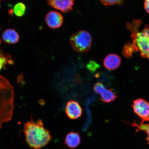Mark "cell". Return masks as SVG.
<instances>
[{"instance_id": "obj_1", "label": "cell", "mask_w": 149, "mask_h": 149, "mask_svg": "<svg viewBox=\"0 0 149 149\" xmlns=\"http://www.w3.org/2000/svg\"><path fill=\"white\" fill-rule=\"evenodd\" d=\"M142 23L141 20L137 19L126 24L127 29L131 33L132 42L127 43L123 48L122 54L126 58H131L134 53L139 52L141 57L149 61V25H145L139 31Z\"/></svg>"}, {"instance_id": "obj_2", "label": "cell", "mask_w": 149, "mask_h": 149, "mask_svg": "<svg viewBox=\"0 0 149 149\" xmlns=\"http://www.w3.org/2000/svg\"><path fill=\"white\" fill-rule=\"evenodd\" d=\"M24 133L26 142L34 149H40L47 145L52 139L49 130L45 127L42 120L31 119L24 125Z\"/></svg>"}, {"instance_id": "obj_3", "label": "cell", "mask_w": 149, "mask_h": 149, "mask_svg": "<svg viewBox=\"0 0 149 149\" xmlns=\"http://www.w3.org/2000/svg\"><path fill=\"white\" fill-rule=\"evenodd\" d=\"M70 42L76 51L84 53L88 51L91 48L92 43V36L86 31H79L71 37Z\"/></svg>"}, {"instance_id": "obj_4", "label": "cell", "mask_w": 149, "mask_h": 149, "mask_svg": "<svg viewBox=\"0 0 149 149\" xmlns=\"http://www.w3.org/2000/svg\"><path fill=\"white\" fill-rule=\"evenodd\" d=\"M132 108L134 112L144 121L149 122V102L143 99L139 98L134 100Z\"/></svg>"}, {"instance_id": "obj_5", "label": "cell", "mask_w": 149, "mask_h": 149, "mask_svg": "<svg viewBox=\"0 0 149 149\" xmlns=\"http://www.w3.org/2000/svg\"><path fill=\"white\" fill-rule=\"evenodd\" d=\"M94 92L100 95V100L103 102L109 103L114 101L117 98V96L111 89L105 88L103 84L97 82L95 84L93 87Z\"/></svg>"}, {"instance_id": "obj_6", "label": "cell", "mask_w": 149, "mask_h": 149, "mask_svg": "<svg viewBox=\"0 0 149 149\" xmlns=\"http://www.w3.org/2000/svg\"><path fill=\"white\" fill-rule=\"evenodd\" d=\"M83 110L79 102L72 100L68 102L65 108L67 116L71 120H76L79 118L82 114Z\"/></svg>"}, {"instance_id": "obj_7", "label": "cell", "mask_w": 149, "mask_h": 149, "mask_svg": "<svg viewBox=\"0 0 149 149\" xmlns=\"http://www.w3.org/2000/svg\"><path fill=\"white\" fill-rule=\"evenodd\" d=\"M45 21L48 27L52 29H56L62 25L63 17L60 13L52 11L46 15Z\"/></svg>"}, {"instance_id": "obj_8", "label": "cell", "mask_w": 149, "mask_h": 149, "mask_svg": "<svg viewBox=\"0 0 149 149\" xmlns=\"http://www.w3.org/2000/svg\"><path fill=\"white\" fill-rule=\"evenodd\" d=\"M48 4L63 12H67L72 9L74 0H46Z\"/></svg>"}, {"instance_id": "obj_9", "label": "cell", "mask_w": 149, "mask_h": 149, "mask_svg": "<svg viewBox=\"0 0 149 149\" xmlns=\"http://www.w3.org/2000/svg\"><path fill=\"white\" fill-rule=\"evenodd\" d=\"M120 56L115 54H110L104 59L103 64L106 69L109 70H114L118 68L121 63Z\"/></svg>"}, {"instance_id": "obj_10", "label": "cell", "mask_w": 149, "mask_h": 149, "mask_svg": "<svg viewBox=\"0 0 149 149\" xmlns=\"http://www.w3.org/2000/svg\"><path fill=\"white\" fill-rule=\"evenodd\" d=\"M81 138L79 133L71 132L67 134L65 139L64 144L68 148H75L81 144Z\"/></svg>"}, {"instance_id": "obj_11", "label": "cell", "mask_w": 149, "mask_h": 149, "mask_svg": "<svg viewBox=\"0 0 149 149\" xmlns=\"http://www.w3.org/2000/svg\"><path fill=\"white\" fill-rule=\"evenodd\" d=\"M2 38L5 43L14 44L18 42L19 36L18 33L14 29H8L3 32Z\"/></svg>"}, {"instance_id": "obj_12", "label": "cell", "mask_w": 149, "mask_h": 149, "mask_svg": "<svg viewBox=\"0 0 149 149\" xmlns=\"http://www.w3.org/2000/svg\"><path fill=\"white\" fill-rule=\"evenodd\" d=\"M13 64L12 57L9 54L0 51V71L6 65Z\"/></svg>"}, {"instance_id": "obj_13", "label": "cell", "mask_w": 149, "mask_h": 149, "mask_svg": "<svg viewBox=\"0 0 149 149\" xmlns=\"http://www.w3.org/2000/svg\"><path fill=\"white\" fill-rule=\"evenodd\" d=\"M26 7L23 3H18L15 5L13 12L18 17L23 16L26 12Z\"/></svg>"}, {"instance_id": "obj_14", "label": "cell", "mask_w": 149, "mask_h": 149, "mask_svg": "<svg viewBox=\"0 0 149 149\" xmlns=\"http://www.w3.org/2000/svg\"><path fill=\"white\" fill-rule=\"evenodd\" d=\"M134 127L136 128V131H139V130H143L146 132L148 137L147 138L149 139V124H144V123H141L140 124H137L135 122H134L133 123L130 124Z\"/></svg>"}, {"instance_id": "obj_15", "label": "cell", "mask_w": 149, "mask_h": 149, "mask_svg": "<svg viewBox=\"0 0 149 149\" xmlns=\"http://www.w3.org/2000/svg\"><path fill=\"white\" fill-rule=\"evenodd\" d=\"M102 4L105 6L121 5L124 0H100Z\"/></svg>"}, {"instance_id": "obj_16", "label": "cell", "mask_w": 149, "mask_h": 149, "mask_svg": "<svg viewBox=\"0 0 149 149\" xmlns=\"http://www.w3.org/2000/svg\"><path fill=\"white\" fill-rule=\"evenodd\" d=\"M99 67V65L94 61H91L87 65V68L91 71H94Z\"/></svg>"}, {"instance_id": "obj_17", "label": "cell", "mask_w": 149, "mask_h": 149, "mask_svg": "<svg viewBox=\"0 0 149 149\" xmlns=\"http://www.w3.org/2000/svg\"><path fill=\"white\" fill-rule=\"evenodd\" d=\"M144 7L146 12L149 14V0H145Z\"/></svg>"}, {"instance_id": "obj_18", "label": "cell", "mask_w": 149, "mask_h": 149, "mask_svg": "<svg viewBox=\"0 0 149 149\" xmlns=\"http://www.w3.org/2000/svg\"><path fill=\"white\" fill-rule=\"evenodd\" d=\"M146 140H147V141H148V144H149V139L147 138Z\"/></svg>"}, {"instance_id": "obj_19", "label": "cell", "mask_w": 149, "mask_h": 149, "mask_svg": "<svg viewBox=\"0 0 149 149\" xmlns=\"http://www.w3.org/2000/svg\"><path fill=\"white\" fill-rule=\"evenodd\" d=\"M1 38H0V45H1Z\"/></svg>"}, {"instance_id": "obj_20", "label": "cell", "mask_w": 149, "mask_h": 149, "mask_svg": "<svg viewBox=\"0 0 149 149\" xmlns=\"http://www.w3.org/2000/svg\"></svg>"}]
</instances>
